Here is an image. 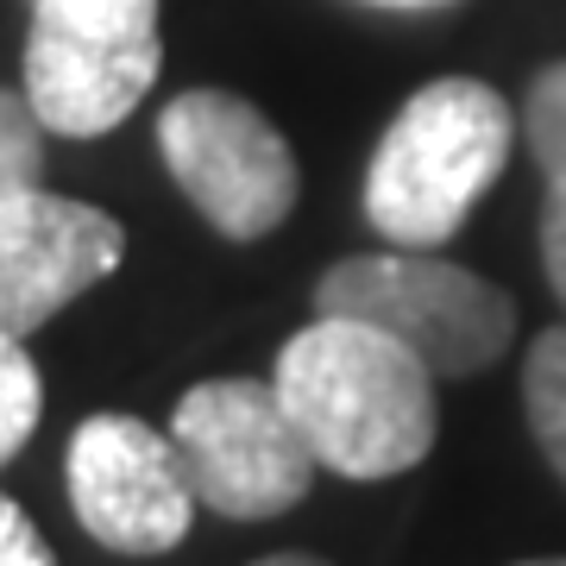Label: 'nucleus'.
I'll return each mask as SVG.
<instances>
[{"label": "nucleus", "mask_w": 566, "mask_h": 566, "mask_svg": "<svg viewBox=\"0 0 566 566\" xmlns=\"http://www.w3.org/2000/svg\"><path fill=\"white\" fill-rule=\"evenodd\" d=\"M252 566H334V560H322V554H264Z\"/></svg>", "instance_id": "2eb2a0df"}, {"label": "nucleus", "mask_w": 566, "mask_h": 566, "mask_svg": "<svg viewBox=\"0 0 566 566\" xmlns=\"http://www.w3.org/2000/svg\"><path fill=\"white\" fill-rule=\"evenodd\" d=\"M523 139L542 164V182L566 196V57L547 63L542 76L528 82L523 102Z\"/></svg>", "instance_id": "9d476101"}, {"label": "nucleus", "mask_w": 566, "mask_h": 566, "mask_svg": "<svg viewBox=\"0 0 566 566\" xmlns=\"http://www.w3.org/2000/svg\"><path fill=\"white\" fill-rule=\"evenodd\" d=\"M158 151L177 189L221 240H264L290 221L303 170L277 126L245 95L189 88L158 114Z\"/></svg>", "instance_id": "423d86ee"}, {"label": "nucleus", "mask_w": 566, "mask_h": 566, "mask_svg": "<svg viewBox=\"0 0 566 566\" xmlns=\"http://www.w3.org/2000/svg\"><path fill=\"white\" fill-rule=\"evenodd\" d=\"M523 409H528V434L542 447V460L566 485V327H547L542 340L528 346Z\"/></svg>", "instance_id": "1a4fd4ad"}, {"label": "nucleus", "mask_w": 566, "mask_h": 566, "mask_svg": "<svg viewBox=\"0 0 566 566\" xmlns=\"http://www.w3.org/2000/svg\"><path fill=\"white\" fill-rule=\"evenodd\" d=\"M170 441L196 485V504L227 523H271L296 510L322 472L277 385H259V378H208L182 390Z\"/></svg>", "instance_id": "39448f33"}, {"label": "nucleus", "mask_w": 566, "mask_h": 566, "mask_svg": "<svg viewBox=\"0 0 566 566\" xmlns=\"http://www.w3.org/2000/svg\"><path fill=\"white\" fill-rule=\"evenodd\" d=\"M516 114L479 76H441L416 88L365 164V221L390 245L441 252L472 202L504 177Z\"/></svg>", "instance_id": "f03ea898"}, {"label": "nucleus", "mask_w": 566, "mask_h": 566, "mask_svg": "<svg viewBox=\"0 0 566 566\" xmlns=\"http://www.w3.org/2000/svg\"><path fill=\"white\" fill-rule=\"evenodd\" d=\"M39 409H44L39 365H32L25 340H7V334H0V465H7L25 441H32Z\"/></svg>", "instance_id": "f8f14e48"}, {"label": "nucleus", "mask_w": 566, "mask_h": 566, "mask_svg": "<svg viewBox=\"0 0 566 566\" xmlns=\"http://www.w3.org/2000/svg\"><path fill=\"white\" fill-rule=\"evenodd\" d=\"M44 189V120L25 88H0V202Z\"/></svg>", "instance_id": "9b49d317"}, {"label": "nucleus", "mask_w": 566, "mask_h": 566, "mask_svg": "<svg viewBox=\"0 0 566 566\" xmlns=\"http://www.w3.org/2000/svg\"><path fill=\"white\" fill-rule=\"evenodd\" d=\"M371 7H447V0H371Z\"/></svg>", "instance_id": "dca6fc26"}, {"label": "nucleus", "mask_w": 566, "mask_h": 566, "mask_svg": "<svg viewBox=\"0 0 566 566\" xmlns=\"http://www.w3.org/2000/svg\"><path fill=\"white\" fill-rule=\"evenodd\" d=\"M516 566H566V560H516Z\"/></svg>", "instance_id": "f3484780"}, {"label": "nucleus", "mask_w": 566, "mask_h": 566, "mask_svg": "<svg viewBox=\"0 0 566 566\" xmlns=\"http://www.w3.org/2000/svg\"><path fill=\"white\" fill-rule=\"evenodd\" d=\"M315 315L385 327L434 378L485 371L504 359L510 334H516V303L497 283L441 252H409V245L327 264V277L315 283Z\"/></svg>", "instance_id": "7ed1b4c3"}, {"label": "nucleus", "mask_w": 566, "mask_h": 566, "mask_svg": "<svg viewBox=\"0 0 566 566\" xmlns=\"http://www.w3.org/2000/svg\"><path fill=\"white\" fill-rule=\"evenodd\" d=\"M0 566H57V554H51V542L39 535V523H32L7 491H0Z\"/></svg>", "instance_id": "ddd939ff"}, {"label": "nucleus", "mask_w": 566, "mask_h": 566, "mask_svg": "<svg viewBox=\"0 0 566 566\" xmlns=\"http://www.w3.org/2000/svg\"><path fill=\"white\" fill-rule=\"evenodd\" d=\"M70 504L76 523L114 554H170L196 523V485L170 434L139 416H88L70 434Z\"/></svg>", "instance_id": "0eeeda50"}, {"label": "nucleus", "mask_w": 566, "mask_h": 566, "mask_svg": "<svg viewBox=\"0 0 566 566\" xmlns=\"http://www.w3.org/2000/svg\"><path fill=\"white\" fill-rule=\"evenodd\" d=\"M542 264H547V283L554 296L566 303V196L547 189V214H542Z\"/></svg>", "instance_id": "4468645a"}, {"label": "nucleus", "mask_w": 566, "mask_h": 566, "mask_svg": "<svg viewBox=\"0 0 566 566\" xmlns=\"http://www.w3.org/2000/svg\"><path fill=\"white\" fill-rule=\"evenodd\" d=\"M126 259V227L114 214L51 189L0 202V334L32 340L51 315L107 283Z\"/></svg>", "instance_id": "6e6552de"}, {"label": "nucleus", "mask_w": 566, "mask_h": 566, "mask_svg": "<svg viewBox=\"0 0 566 566\" xmlns=\"http://www.w3.org/2000/svg\"><path fill=\"white\" fill-rule=\"evenodd\" d=\"M164 70L158 0H32L25 102L57 139H102Z\"/></svg>", "instance_id": "20e7f679"}, {"label": "nucleus", "mask_w": 566, "mask_h": 566, "mask_svg": "<svg viewBox=\"0 0 566 566\" xmlns=\"http://www.w3.org/2000/svg\"><path fill=\"white\" fill-rule=\"evenodd\" d=\"M271 385L315 465L340 479H397L428 460L441 428V378L385 327L346 315H315L303 334H290Z\"/></svg>", "instance_id": "f257e3e1"}]
</instances>
